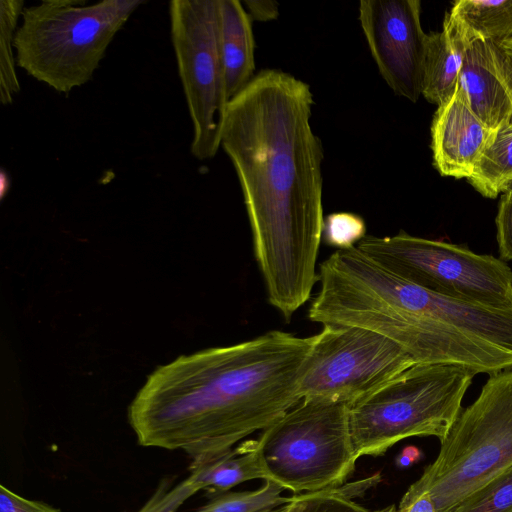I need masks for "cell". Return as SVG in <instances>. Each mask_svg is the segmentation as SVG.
Masks as SVG:
<instances>
[{"mask_svg":"<svg viewBox=\"0 0 512 512\" xmlns=\"http://www.w3.org/2000/svg\"><path fill=\"white\" fill-rule=\"evenodd\" d=\"M142 0H46L25 7L14 47L17 66L59 93L89 82L112 40Z\"/></svg>","mask_w":512,"mask_h":512,"instance_id":"4","label":"cell"},{"mask_svg":"<svg viewBox=\"0 0 512 512\" xmlns=\"http://www.w3.org/2000/svg\"><path fill=\"white\" fill-rule=\"evenodd\" d=\"M0 512H61V510L42 501L25 498L1 484Z\"/></svg>","mask_w":512,"mask_h":512,"instance_id":"26","label":"cell"},{"mask_svg":"<svg viewBox=\"0 0 512 512\" xmlns=\"http://www.w3.org/2000/svg\"><path fill=\"white\" fill-rule=\"evenodd\" d=\"M440 442L437 458L403 497L428 492L437 512H451L512 467V369L489 375Z\"/></svg>","mask_w":512,"mask_h":512,"instance_id":"5","label":"cell"},{"mask_svg":"<svg viewBox=\"0 0 512 512\" xmlns=\"http://www.w3.org/2000/svg\"><path fill=\"white\" fill-rule=\"evenodd\" d=\"M219 1V43L228 102L253 79L252 19L239 0Z\"/></svg>","mask_w":512,"mask_h":512,"instance_id":"14","label":"cell"},{"mask_svg":"<svg viewBox=\"0 0 512 512\" xmlns=\"http://www.w3.org/2000/svg\"><path fill=\"white\" fill-rule=\"evenodd\" d=\"M282 507V506H281ZM281 507L277 508V509H274V510H271V511H267V512H280V509Z\"/></svg>","mask_w":512,"mask_h":512,"instance_id":"34","label":"cell"},{"mask_svg":"<svg viewBox=\"0 0 512 512\" xmlns=\"http://www.w3.org/2000/svg\"><path fill=\"white\" fill-rule=\"evenodd\" d=\"M464 47L445 19L440 32L427 34L422 95L430 103L440 106L456 93Z\"/></svg>","mask_w":512,"mask_h":512,"instance_id":"15","label":"cell"},{"mask_svg":"<svg viewBox=\"0 0 512 512\" xmlns=\"http://www.w3.org/2000/svg\"><path fill=\"white\" fill-rule=\"evenodd\" d=\"M451 512H512V467L469 495Z\"/></svg>","mask_w":512,"mask_h":512,"instance_id":"22","label":"cell"},{"mask_svg":"<svg viewBox=\"0 0 512 512\" xmlns=\"http://www.w3.org/2000/svg\"><path fill=\"white\" fill-rule=\"evenodd\" d=\"M398 512H437L436 505L428 492H423L412 498L402 497Z\"/></svg>","mask_w":512,"mask_h":512,"instance_id":"28","label":"cell"},{"mask_svg":"<svg viewBox=\"0 0 512 512\" xmlns=\"http://www.w3.org/2000/svg\"><path fill=\"white\" fill-rule=\"evenodd\" d=\"M420 456L419 450L414 446H408L396 458L398 467L405 468L418 460Z\"/></svg>","mask_w":512,"mask_h":512,"instance_id":"30","label":"cell"},{"mask_svg":"<svg viewBox=\"0 0 512 512\" xmlns=\"http://www.w3.org/2000/svg\"><path fill=\"white\" fill-rule=\"evenodd\" d=\"M475 375L462 366L415 363L350 405V433L358 459L383 455L412 436L444 439Z\"/></svg>","mask_w":512,"mask_h":512,"instance_id":"6","label":"cell"},{"mask_svg":"<svg viewBox=\"0 0 512 512\" xmlns=\"http://www.w3.org/2000/svg\"><path fill=\"white\" fill-rule=\"evenodd\" d=\"M419 0H362L359 20L378 70L395 94L422 95L427 34Z\"/></svg>","mask_w":512,"mask_h":512,"instance_id":"11","label":"cell"},{"mask_svg":"<svg viewBox=\"0 0 512 512\" xmlns=\"http://www.w3.org/2000/svg\"><path fill=\"white\" fill-rule=\"evenodd\" d=\"M170 34L193 127L191 154L209 160L218 152L228 106L219 43L218 0H173Z\"/></svg>","mask_w":512,"mask_h":512,"instance_id":"9","label":"cell"},{"mask_svg":"<svg viewBox=\"0 0 512 512\" xmlns=\"http://www.w3.org/2000/svg\"><path fill=\"white\" fill-rule=\"evenodd\" d=\"M310 347L311 337L273 330L157 367L128 408L138 444L184 451L190 469L228 454L299 403Z\"/></svg>","mask_w":512,"mask_h":512,"instance_id":"2","label":"cell"},{"mask_svg":"<svg viewBox=\"0 0 512 512\" xmlns=\"http://www.w3.org/2000/svg\"><path fill=\"white\" fill-rule=\"evenodd\" d=\"M366 236V225L362 217L350 212H337L324 218L322 238L338 249H348Z\"/></svg>","mask_w":512,"mask_h":512,"instance_id":"23","label":"cell"},{"mask_svg":"<svg viewBox=\"0 0 512 512\" xmlns=\"http://www.w3.org/2000/svg\"><path fill=\"white\" fill-rule=\"evenodd\" d=\"M243 5L252 20L269 21L279 15L278 3L272 0H244Z\"/></svg>","mask_w":512,"mask_h":512,"instance_id":"27","label":"cell"},{"mask_svg":"<svg viewBox=\"0 0 512 512\" xmlns=\"http://www.w3.org/2000/svg\"><path fill=\"white\" fill-rule=\"evenodd\" d=\"M299 382V396L346 403L366 397L415 364L398 344L372 330L352 325H322Z\"/></svg>","mask_w":512,"mask_h":512,"instance_id":"10","label":"cell"},{"mask_svg":"<svg viewBox=\"0 0 512 512\" xmlns=\"http://www.w3.org/2000/svg\"><path fill=\"white\" fill-rule=\"evenodd\" d=\"M458 89L491 131L511 122L512 97L499 72L492 42L475 39L465 43Z\"/></svg>","mask_w":512,"mask_h":512,"instance_id":"13","label":"cell"},{"mask_svg":"<svg viewBox=\"0 0 512 512\" xmlns=\"http://www.w3.org/2000/svg\"><path fill=\"white\" fill-rule=\"evenodd\" d=\"M322 325L379 333L418 364H450L476 374L512 369V309L436 294L385 269L357 247L326 263L314 301Z\"/></svg>","mask_w":512,"mask_h":512,"instance_id":"3","label":"cell"},{"mask_svg":"<svg viewBox=\"0 0 512 512\" xmlns=\"http://www.w3.org/2000/svg\"><path fill=\"white\" fill-rule=\"evenodd\" d=\"M445 20L462 40L501 45L512 38V0H459Z\"/></svg>","mask_w":512,"mask_h":512,"instance_id":"16","label":"cell"},{"mask_svg":"<svg viewBox=\"0 0 512 512\" xmlns=\"http://www.w3.org/2000/svg\"><path fill=\"white\" fill-rule=\"evenodd\" d=\"M495 52L499 72L512 97V53L504 51L497 45H495Z\"/></svg>","mask_w":512,"mask_h":512,"instance_id":"29","label":"cell"},{"mask_svg":"<svg viewBox=\"0 0 512 512\" xmlns=\"http://www.w3.org/2000/svg\"><path fill=\"white\" fill-rule=\"evenodd\" d=\"M468 181L486 198L503 194L512 182V122L493 132Z\"/></svg>","mask_w":512,"mask_h":512,"instance_id":"18","label":"cell"},{"mask_svg":"<svg viewBox=\"0 0 512 512\" xmlns=\"http://www.w3.org/2000/svg\"><path fill=\"white\" fill-rule=\"evenodd\" d=\"M497 46L503 49L504 51L512 53V38L504 42L503 44Z\"/></svg>","mask_w":512,"mask_h":512,"instance_id":"31","label":"cell"},{"mask_svg":"<svg viewBox=\"0 0 512 512\" xmlns=\"http://www.w3.org/2000/svg\"><path fill=\"white\" fill-rule=\"evenodd\" d=\"M269 480L294 494L340 487L355 469L349 406L304 398L257 439Z\"/></svg>","mask_w":512,"mask_h":512,"instance_id":"7","label":"cell"},{"mask_svg":"<svg viewBox=\"0 0 512 512\" xmlns=\"http://www.w3.org/2000/svg\"><path fill=\"white\" fill-rule=\"evenodd\" d=\"M495 223L500 259L512 260V194L501 195Z\"/></svg>","mask_w":512,"mask_h":512,"instance_id":"25","label":"cell"},{"mask_svg":"<svg viewBox=\"0 0 512 512\" xmlns=\"http://www.w3.org/2000/svg\"><path fill=\"white\" fill-rule=\"evenodd\" d=\"M381 481L379 473L337 488L294 494L280 512H371L352 498Z\"/></svg>","mask_w":512,"mask_h":512,"instance_id":"19","label":"cell"},{"mask_svg":"<svg viewBox=\"0 0 512 512\" xmlns=\"http://www.w3.org/2000/svg\"><path fill=\"white\" fill-rule=\"evenodd\" d=\"M493 132L457 89L438 106L433 118L431 148L436 169L443 176L468 179Z\"/></svg>","mask_w":512,"mask_h":512,"instance_id":"12","label":"cell"},{"mask_svg":"<svg viewBox=\"0 0 512 512\" xmlns=\"http://www.w3.org/2000/svg\"><path fill=\"white\" fill-rule=\"evenodd\" d=\"M310 86L264 69L228 103L220 146L237 174L269 303L286 319L310 298L323 232L320 139Z\"/></svg>","mask_w":512,"mask_h":512,"instance_id":"1","label":"cell"},{"mask_svg":"<svg viewBox=\"0 0 512 512\" xmlns=\"http://www.w3.org/2000/svg\"><path fill=\"white\" fill-rule=\"evenodd\" d=\"M197 492L198 489L188 477L172 488L168 480H163L138 512H176Z\"/></svg>","mask_w":512,"mask_h":512,"instance_id":"24","label":"cell"},{"mask_svg":"<svg viewBox=\"0 0 512 512\" xmlns=\"http://www.w3.org/2000/svg\"><path fill=\"white\" fill-rule=\"evenodd\" d=\"M371 512H398V511L394 505H391V506L385 507L383 509L371 511Z\"/></svg>","mask_w":512,"mask_h":512,"instance_id":"32","label":"cell"},{"mask_svg":"<svg viewBox=\"0 0 512 512\" xmlns=\"http://www.w3.org/2000/svg\"><path fill=\"white\" fill-rule=\"evenodd\" d=\"M24 8L22 0L0 1V101L2 105L11 104L14 96L20 91L16 73L14 39Z\"/></svg>","mask_w":512,"mask_h":512,"instance_id":"20","label":"cell"},{"mask_svg":"<svg viewBox=\"0 0 512 512\" xmlns=\"http://www.w3.org/2000/svg\"><path fill=\"white\" fill-rule=\"evenodd\" d=\"M503 193L512 194V182L508 184Z\"/></svg>","mask_w":512,"mask_h":512,"instance_id":"33","label":"cell"},{"mask_svg":"<svg viewBox=\"0 0 512 512\" xmlns=\"http://www.w3.org/2000/svg\"><path fill=\"white\" fill-rule=\"evenodd\" d=\"M188 478L200 490L219 494L255 479L269 480L257 440L247 441L228 454L190 469Z\"/></svg>","mask_w":512,"mask_h":512,"instance_id":"17","label":"cell"},{"mask_svg":"<svg viewBox=\"0 0 512 512\" xmlns=\"http://www.w3.org/2000/svg\"><path fill=\"white\" fill-rule=\"evenodd\" d=\"M283 491L285 489L278 483L266 480L256 490L216 494L194 512H267L291 501L292 496H282Z\"/></svg>","mask_w":512,"mask_h":512,"instance_id":"21","label":"cell"},{"mask_svg":"<svg viewBox=\"0 0 512 512\" xmlns=\"http://www.w3.org/2000/svg\"><path fill=\"white\" fill-rule=\"evenodd\" d=\"M356 247L395 275L436 294L512 309V270L500 258L404 231L366 235Z\"/></svg>","mask_w":512,"mask_h":512,"instance_id":"8","label":"cell"}]
</instances>
